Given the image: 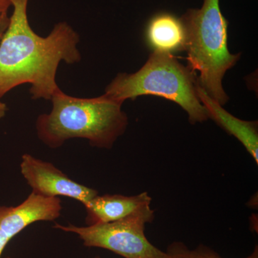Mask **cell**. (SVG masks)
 <instances>
[{
	"label": "cell",
	"mask_w": 258,
	"mask_h": 258,
	"mask_svg": "<svg viewBox=\"0 0 258 258\" xmlns=\"http://www.w3.org/2000/svg\"><path fill=\"white\" fill-rule=\"evenodd\" d=\"M29 0H13V13L0 40V99L12 90L30 85L32 99L50 101L60 88L56 81L61 62L79 63V34L67 22L41 37L29 23Z\"/></svg>",
	"instance_id": "1"
},
{
	"label": "cell",
	"mask_w": 258,
	"mask_h": 258,
	"mask_svg": "<svg viewBox=\"0 0 258 258\" xmlns=\"http://www.w3.org/2000/svg\"><path fill=\"white\" fill-rule=\"evenodd\" d=\"M13 0H0V18L8 17V11L12 8Z\"/></svg>",
	"instance_id": "13"
},
{
	"label": "cell",
	"mask_w": 258,
	"mask_h": 258,
	"mask_svg": "<svg viewBox=\"0 0 258 258\" xmlns=\"http://www.w3.org/2000/svg\"><path fill=\"white\" fill-rule=\"evenodd\" d=\"M185 32L184 50L188 67L199 71L198 83L209 96L225 105L229 97L222 79L240 59L227 47L228 23L222 15L220 0H204L199 9H189L179 18Z\"/></svg>",
	"instance_id": "3"
},
{
	"label": "cell",
	"mask_w": 258,
	"mask_h": 258,
	"mask_svg": "<svg viewBox=\"0 0 258 258\" xmlns=\"http://www.w3.org/2000/svg\"><path fill=\"white\" fill-rule=\"evenodd\" d=\"M168 258H222L217 252L205 245L189 249L183 242H174L166 250ZM245 258H258V247H254L252 253Z\"/></svg>",
	"instance_id": "11"
},
{
	"label": "cell",
	"mask_w": 258,
	"mask_h": 258,
	"mask_svg": "<svg viewBox=\"0 0 258 258\" xmlns=\"http://www.w3.org/2000/svg\"><path fill=\"white\" fill-rule=\"evenodd\" d=\"M5 258H13V257H5Z\"/></svg>",
	"instance_id": "15"
},
{
	"label": "cell",
	"mask_w": 258,
	"mask_h": 258,
	"mask_svg": "<svg viewBox=\"0 0 258 258\" xmlns=\"http://www.w3.org/2000/svg\"><path fill=\"white\" fill-rule=\"evenodd\" d=\"M8 22H9V16L0 18V40H1L3 33H4L5 30H6ZM8 110V106L5 104L4 102L2 101V99H0V121L5 118Z\"/></svg>",
	"instance_id": "12"
},
{
	"label": "cell",
	"mask_w": 258,
	"mask_h": 258,
	"mask_svg": "<svg viewBox=\"0 0 258 258\" xmlns=\"http://www.w3.org/2000/svg\"><path fill=\"white\" fill-rule=\"evenodd\" d=\"M30 226V222L17 206L0 205V258L8 243Z\"/></svg>",
	"instance_id": "10"
},
{
	"label": "cell",
	"mask_w": 258,
	"mask_h": 258,
	"mask_svg": "<svg viewBox=\"0 0 258 258\" xmlns=\"http://www.w3.org/2000/svg\"><path fill=\"white\" fill-rule=\"evenodd\" d=\"M154 219V210L147 206L117 221L82 227L55 223L52 227L76 234L86 247L108 249L124 258H168L144 233L146 224Z\"/></svg>",
	"instance_id": "5"
},
{
	"label": "cell",
	"mask_w": 258,
	"mask_h": 258,
	"mask_svg": "<svg viewBox=\"0 0 258 258\" xmlns=\"http://www.w3.org/2000/svg\"><path fill=\"white\" fill-rule=\"evenodd\" d=\"M197 91L199 99L208 112L209 118L238 139L258 164L257 121L240 120L230 114L220 103L209 96L198 83Z\"/></svg>",
	"instance_id": "8"
},
{
	"label": "cell",
	"mask_w": 258,
	"mask_h": 258,
	"mask_svg": "<svg viewBox=\"0 0 258 258\" xmlns=\"http://www.w3.org/2000/svg\"><path fill=\"white\" fill-rule=\"evenodd\" d=\"M152 198L147 191L134 195H96L84 205L87 225L121 220L145 207L151 206Z\"/></svg>",
	"instance_id": "7"
},
{
	"label": "cell",
	"mask_w": 258,
	"mask_h": 258,
	"mask_svg": "<svg viewBox=\"0 0 258 258\" xmlns=\"http://www.w3.org/2000/svg\"><path fill=\"white\" fill-rule=\"evenodd\" d=\"M94 258H101V257H99V256H97V257H94Z\"/></svg>",
	"instance_id": "14"
},
{
	"label": "cell",
	"mask_w": 258,
	"mask_h": 258,
	"mask_svg": "<svg viewBox=\"0 0 258 258\" xmlns=\"http://www.w3.org/2000/svg\"><path fill=\"white\" fill-rule=\"evenodd\" d=\"M197 87L198 79L189 67L180 63L173 54L154 51L137 72L117 75L104 94L123 103L144 95L162 97L177 103L187 113L190 123L195 124L209 119Z\"/></svg>",
	"instance_id": "4"
},
{
	"label": "cell",
	"mask_w": 258,
	"mask_h": 258,
	"mask_svg": "<svg viewBox=\"0 0 258 258\" xmlns=\"http://www.w3.org/2000/svg\"><path fill=\"white\" fill-rule=\"evenodd\" d=\"M146 37L154 51L172 54L184 50L185 32L179 18L160 13L148 23Z\"/></svg>",
	"instance_id": "9"
},
{
	"label": "cell",
	"mask_w": 258,
	"mask_h": 258,
	"mask_svg": "<svg viewBox=\"0 0 258 258\" xmlns=\"http://www.w3.org/2000/svg\"><path fill=\"white\" fill-rule=\"evenodd\" d=\"M20 171L32 192L46 198L74 199L83 206L98 195L97 190L80 184L53 164L30 154L22 156Z\"/></svg>",
	"instance_id": "6"
},
{
	"label": "cell",
	"mask_w": 258,
	"mask_h": 258,
	"mask_svg": "<svg viewBox=\"0 0 258 258\" xmlns=\"http://www.w3.org/2000/svg\"><path fill=\"white\" fill-rule=\"evenodd\" d=\"M50 101V112L39 115L35 121L37 138L50 149H58L71 139H81L93 147L111 149L128 125L123 103L106 94L79 98L59 88Z\"/></svg>",
	"instance_id": "2"
}]
</instances>
